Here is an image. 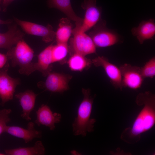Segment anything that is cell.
I'll return each instance as SVG.
<instances>
[{"instance_id":"cell-25","label":"cell","mask_w":155,"mask_h":155,"mask_svg":"<svg viewBox=\"0 0 155 155\" xmlns=\"http://www.w3.org/2000/svg\"><path fill=\"white\" fill-rule=\"evenodd\" d=\"M8 60L6 54L0 53V69L6 65L8 62Z\"/></svg>"},{"instance_id":"cell-27","label":"cell","mask_w":155,"mask_h":155,"mask_svg":"<svg viewBox=\"0 0 155 155\" xmlns=\"http://www.w3.org/2000/svg\"><path fill=\"white\" fill-rule=\"evenodd\" d=\"M12 21L11 20H3L0 19V25L2 24H11L12 23Z\"/></svg>"},{"instance_id":"cell-6","label":"cell","mask_w":155,"mask_h":155,"mask_svg":"<svg viewBox=\"0 0 155 155\" xmlns=\"http://www.w3.org/2000/svg\"><path fill=\"white\" fill-rule=\"evenodd\" d=\"M9 67L8 62L3 68L0 69V98L2 106L13 99L16 88L20 83L19 78H12L8 74L7 72Z\"/></svg>"},{"instance_id":"cell-1","label":"cell","mask_w":155,"mask_h":155,"mask_svg":"<svg viewBox=\"0 0 155 155\" xmlns=\"http://www.w3.org/2000/svg\"><path fill=\"white\" fill-rule=\"evenodd\" d=\"M135 102L143 108L132 126L125 129L120 136L122 140L130 144L139 141L141 134L151 129L155 124V94L150 91L140 93Z\"/></svg>"},{"instance_id":"cell-7","label":"cell","mask_w":155,"mask_h":155,"mask_svg":"<svg viewBox=\"0 0 155 155\" xmlns=\"http://www.w3.org/2000/svg\"><path fill=\"white\" fill-rule=\"evenodd\" d=\"M14 20L26 33L41 37L45 42H50L55 37V32L50 24L46 26L22 20L16 18Z\"/></svg>"},{"instance_id":"cell-3","label":"cell","mask_w":155,"mask_h":155,"mask_svg":"<svg viewBox=\"0 0 155 155\" xmlns=\"http://www.w3.org/2000/svg\"><path fill=\"white\" fill-rule=\"evenodd\" d=\"M16 44L8 50L6 54L8 59L11 60L12 67L18 66L20 73L28 75L35 71L32 62L34 51L23 39Z\"/></svg>"},{"instance_id":"cell-14","label":"cell","mask_w":155,"mask_h":155,"mask_svg":"<svg viewBox=\"0 0 155 155\" xmlns=\"http://www.w3.org/2000/svg\"><path fill=\"white\" fill-rule=\"evenodd\" d=\"M132 34L135 36L140 44L146 40L152 39L155 34V22L154 19L142 21L137 27L131 30Z\"/></svg>"},{"instance_id":"cell-9","label":"cell","mask_w":155,"mask_h":155,"mask_svg":"<svg viewBox=\"0 0 155 155\" xmlns=\"http://www.w3.org/2000/svg\"><path fill=\"white\" fill-rule=\"evenodd\" d=\"M96 0H84L81 7L85 10L80 29L86 32L92 28L101 19V8L96 6Z\"/></svg>"},{"instance_id":"cell-10","label":"cell","mask_w":155,"mask_h":155,"mask_svg":"<svg viewBox=\"0 0 155 155\" xmlns=\"http://www.w3.org/2000/svg\"><path fill=\"white\" fill-rule=\"evenodd\" d=\"M92 61V63L96 67L100 66L104 69L111 83L116 89L122 90L121 75L119 68L110 63L104 56H98Z\"/></svg>"},{"instance_id":"cell-22","label":"cell","mask_w":155,"mask_h":155,"mask_svg":"<svg viewBox=\"0 0 155 155\" xmlns=\"http://www.w3.org/2000/svg\"><path fill=\"white\" fill-rule=\"evenodd\" d=\"M68 51L67 43H57L53 45L52 53L53 63L59 62L67 56Z\"/></svg>"},{"instance_id":"cell-17","label":"cell","mask_w":155,"mask_h":155,"mask_svg":"<svg viewBox=\"0 0 155 155\" xmlns=\"http://www.w3.org/2000/svg\"><path fill=\"white\" fill-rule=\"evenodd\" d=\"M24 35L16 24L10 26L7 32L0 33V48L9 49L19 40L23 39Z\"/></svg>"},{"instance_id":"cell-12","label":"cell","mask_w":155,"mask_h":155,"mask_svg":"<svg viewBox=\"0 0 155 155\" xmlns=\"http://www.w3.org/2000/svg\"><path fill=\"white\" fill-rule=\"evenodd\" d=\"M35 123L38 126L45 125L51 130L55 128V124L59 122L61 116L60 114L53 113L47 105L42 104L36 111Z\"/></svg>"},{"instance_id":"cell-5","label":"cell","mask_w":155,"mask_h":155,"mask_svg":"<svg viewBox=\"0 0 155 155\" xmlns=\"http://www.w3.org/2000/svg\"><path fill=\"white\" fill-rule=\"evenodd\" d=\"M81 24L75 25L73 29V38L71 41V45L74 53L85 56L96 53V46L89 35L80 28Z\"/></svg>"},{"instance_id":"cell-19","label":"cell","mask_w":155,"mask_h":155,"mask_svg":"<svg viewBox=\"0 0 155 155\" xmlns=\"http://www.w3.org/2000/svg\"><path fill=\"white\" fill-rule=\"evenodd\" d=\"M45 148L42 142L36 141L32 147H20L5 150L7 155H43L45 153Z\"/></svg>"},{"instance_id":"cell-28","label":"cell","mask_w":155,"mask_h":155,"mask_svg":"<svg viewBox=\"0 0 155 155\" xmlns=\"http://www.w3.org/2000/svg\"><path fill=\"white\" fill-rule=\"evenodd\" d=\"M5 155V153H3L0 152V155Z\"/></svg>"},{"instance_id":"cell-18","label":"cell","mask_w":155,"mask_h":155,"mask_svg":"<svg viewBox=\"0 0 155 155\" xmlns=\"http://www.w3.org/2000/svg\"><path fill=\"white\" fill-rule=\"evenodd\" d=\"M50 7L56 8L63 13L70 20L75 23V24H81L83 19L78 16L74 11L70 0H49Z\"/></svg>"},{"instance_id":"cell-26","label":"cell","mask_w":155,"mask_h":155,"mask_svg":"<svg viewBox=\"0 0 155 155\" xmlns=\"http://www.w3.org/2000/svg\"><path fill=\"white\" fill-rule=\"evenodd\" d=\"M14 0H0L3 8V11H5L7 7Z\"/></svg>"},{"instance_id":"cell-15","label":"cell","mask_w":155,"mask_h":155,"mask_svg":"<svg viewBox=\"0 0 155 155\" xmlns=\"http://www.w3.org/2000/svg\"><path fill=\"white\" fill-rule=\"evenodd\" d=\"M37 95L32 91L29 90L15 95V98L18 100L22 109L21 117L26 121L31 119L30 115L34 108Z\"/></svg>"},{"instance_id":"cell-2","label":"cell","mask_w":155,"mask_h":155,"mask_svg":"<svg viewBox=\"0 0 155 155\" xmlns=\"http://www.w3.org/2000/svg\"><path fill=\"white\" fill-rule=\"evenodd\" d=\"M84 98L78 107L77 117L72 124L73 132L75 135L85 136L88 132L94 131L96 120L90 118L94 98L90 95L89 89H83Z\"/></svg>"},{"instance_id":"cell-11","label":"cell","mask_w":155,"mask_h":155,"mask_svg":"<svg viewBox=\"0 0 155 155\" xmlns=\"http://www.w3.org/2000/svg\"><path fill=\"white\" fill-rule=\"evenodd\" d=\"M5 133L12 136L22 139L25 143H28L36 138H40L42 133L40 131L36 130L34 128V124L32 122H29L26 128L16 126H7Z\"/></svg>"},{"instance_id":"cell-21","label":"cell","mask_w":155,"mask_h":155,"mask_svg":"<svg viewBox=\"0 0 155 155\" xmlns=\"http://www.w3.org/2000/svg\"><path fill=\"white\" fill-rule=\"evenodd\" d=\"M68 63L72 70L81 71L84 69L89 68L92 63V61L84 56L74 53L69 59Z\"/></svg>"},{"instance_id":"cell-20","label":"cell","mask_w":155,"mask_h":155,"mask_svg":"<svg viewBox=\"0 0 155 155\" xmlns=\"http://www.w3.org/2000/svg\"><path fill=\"white\" fill-rule=\"evenodd\" d=\"M72 24L68 18H62L60 21L58 28L55 33L57 43H67L72 34Z\"/></svg>"},{"instance_id":"cell-8","label":"cell","mask_w":155,"mask_h":155,"mask_svg":"<svg viewBox=\"0 0 155 155\" xmlns=\"http://www.w3.org/2000/svg\"><path fill=\"white\" fill-rule=\"evenodd\" d=\"M119 68L123 88L136 90L141 87L144 78L142 75L140 67L125 63L121 65Z\"/></svg>"},{"instance_id":"cell-13","label":"cell","mask_w":155,"mask_h":155,"mask_svg":"<svg viewBox=\"0 0 155 155\" xmlns=\"http://www.w3.org/2000/svg\"><path fill=\"white\" fill-rule=\"evenodd\" d=\"M71 76L56 73H49L45 83L46 89L53 92H62L68 89Z\"/></svg>"},{"instance_id":"cell-16","label":"cell","mask_w":155,"mask_h":155,"mask_svg":"<svg viewBox=\"0 0 155 155\" xmlns=\"http://www.w3.org/2000/svg\"><path fill=\"white\" fill-rule=\"evenodd\" d=\"M53 44H51L42 51L38 55V61L34 63V71L40 72L46 76L51 72L52 64L53 63L52 56Z\"/></svg>"},{"instance_id":"cell-24","label":"cell","mask_w":155,"mask_h":155,"mask_svg":"<svg viewBox=\"0 0 155 155\" xmlns=\"http://www.w3.org/2000/svg\"><path fill=\"white\" fill-rule=\"evenodd\" d=\"M11 112L10 109L4 108L0 110V135L5 133L7 124L10 121L9 115Z\"/></svg>"},{"instance_id":"cell-4","label":"cell","mask_w":155,"mask_h":155,"mask_svg":"<svg viewBox=\"0 0 155 155\" xmlns=\"http://www.w3.org/2000/svg\"><path fill=\"white\" fill-rule=\"evenodd\" d=\"M93 28L89 35L96 47H106L122 42L121 36L108 28L104 20L101 19Z\"/></svg>"},{"instance_id":"cell-23","label":"cell","mask_w":155,"mask_h":155,"mask_svg":"<svg viewBox=\"0 0 155 155\" xmlns=\"http://www.w3.org/2000/svg\"><path fill=\"white\" fill-rule=\"evenodd\" d=\"M140 70L144 79L153 78L155 75V57H153L147 62L143 67H140Z\"/></svg>"}]
</instances>
